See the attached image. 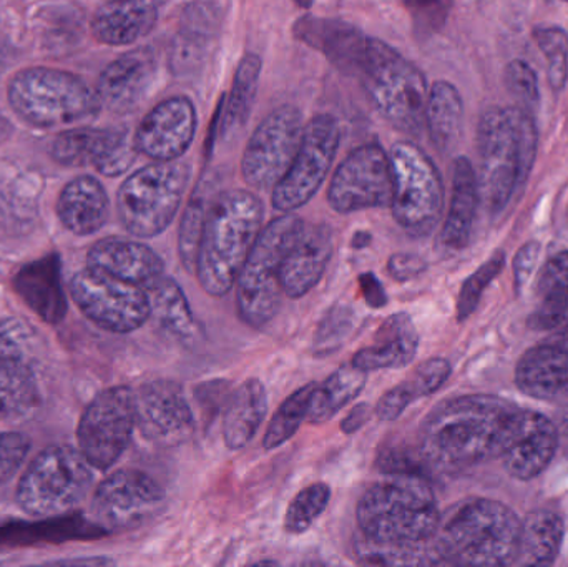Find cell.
<instances>
[{
  "mask_svg": "<svg viewBox=\"0 0 568 567\" xmlns=\"http://www.w3.org/2000/svg\"><path fill=\"white\" fill-rule=\"evenodd\" d=\"M566 2H568V0H566Z\"/></svg>",
  "mask_w": 568,
  "mask_h": 567,
  "instance_id": "obj_63",
  "label": "cell"
},
{
  "mask_svg": "<svg viewBox=\"0 0 568 567\" xmlns=\"http://www.w3.org/2000/svg\"><path fill=\"white\" fill-rule=\"evenodd\" d=\"M213 190L209 182H202L196 186L183 212L179 230V255L186 272L195 273L196 255H199L200 240H202L203 226L212 206Z\"/></svg>",
  "mask_w": 568,
  "mask_h": 567,
  "instance_id": "obj_43",
  "label": "cell"
},
{
  "mask_svg": "<svg viewBox=\"0 0 568 567\" xmlns=\"http://www.w3.org/2000/svg\"><path fill=\"white\" fill-rule=\"evenodd\" d=\"M540 246L539 243L530 242L519 250L516 256V285L517 288L523 290L539 260Z\"/></svg>",
  "mask_w": 568,
  "mask_h": 567,
  "instance_id": "obj_56",
  "label": "cell"
},
{
  "mask_svg": "<svg viewBox=\"0 0 568 567\" xmlns=\"http://www.w3.org/2000/svg\"><path fill=\"white\" fill-rule=\"evenodd\" d=\"M53 565L109 566V565H113V561H112V559H109V558L63 559V561H57V563H53Z\"/></svg>",
  "mask_w": 568,
  "mask_h": 567,
  "instance_id": "obj_59",
  "label": "cell"
},
{
  "mask_svg": "<svg viewBox=\"0 0 568 567\" xmlns=\"http://www.w3.org/2000/svg\"><path fill=\"white\" fill-rule=\"evenodd\" d=\"M371 409L369 405L366 403H359V405L354 406L351 409L349 415L343 419L341 423V432L346 433V435H353V433L359 432L364 425H366L367 419H369Z\"/></svg>",
  "mask_w": 568,
  "mask_h": 567,
  "instance_id": "obj_58",
  "label": "cell"
},
{
  "mask_svg": "<svg viewBox=\"0 0 568 567\" xmlns=\"http://www.w3.org/2000/svg\"><path fill=\"white\" fill-rule=\"evenodd\" d=\"M189 180V165L176 160L150 163L132 173L116 193V210L126 232L139 239L165 232L179 213Z\"/></svg>",
  "mask_w": 568,
  "mask_h": 567,
  "instance_id": "obj_10",
  "label": "cell"
},
{
  "mask_svg": "<svg viewBox=\"0 0 568 567\" xmlns=\"http://www.w3.org/2000/svg\"><path fill=\"white\" fill-rule=\"evenodd\" d=\"M329 499L331 488L326 483H314L301 489L287 506L283 522L284 531L290 535L306 533L326 512Z\"/></svg>",
  "mask_w": 568,
  "mask_h": 567,
  "instance_id": "obj_45",
  "label": "cell"
},
{
  "mask_svg": "<svg viewBox=\"0 0 568 567\" xmlns=\"http://www.w3.org/2000/svg\"><path fill=\"white\" fill-rule=\"evenodd\" d=\"M50 155L60 165L93 166L102 175L119 176L132 166L139 150L129 130L80 126L57 135Z\"/></svg>",
  "mask_w": 568,
  "mask_h": 567,
  "instance_id": "obj_18",
  "label": "cell"
},
{
  "mask_svg": "<svg viewBox=\"0 0 568 567\" xmlns=\"http://www.w3.org/2000/svg\"><path fill=\"white\" fill-rule=\"evenodd\" d=\"M393 199L389 153L371 142L357 146L341 162L327 189V203L334 212L386 209Z\"/></svg>",
  "mask_w": 568,
  "mask_h": 567,
  "instance_id": "obj_15",
  "label": "cell"
},
{
  "mask_svg": "<svg viewBox=\"0 0 568 567\" xmlns=\"http://www.w3.org/2000/svg\"><path fill=\"white\" fill-rule=\"evenodd\" d=\"M304 226L303 219L284 213L260 232L236 280V308L252 328H263L278 315L284 295L280 283L283 260Z\"/></svg>",
  "mask_w": 568,
  "mask_h": 567,
  "instance_id": "obj_8",
  "label": "cell"
},
{
  "mask_svg": "<svg viewBox=\"0 0 568 567\" xmlns=\"http://www.w3.org/2000/svg\"><path fill=\"white\" fill-rule=\"evenodd\" d=\"M92 465L80 449L55 445L40 452L17 486V505L37 518L70 515L92 488Z\"/></svg>",
  "mask_w": 568,
  "mask_h": 567,
  "instance_id": "obj_9",
  "label": "cell"
},
{
  "mask_svg": "<svg viewBox=\"0 0 568 567\" xmlns=\"http://www.w3.org/2000/svg\"><path fill=\"white\" fill-rule=\"evenodd\" d=\"M523 408L493 395L447 399L424 419L419 448L427 468L459 473L506 452Z\"/></svg>",
  "mask_w": 568,
  "mask_h": 567,
  "instance_id": "obj_1",
  "label": "cell"
},
{
  "mask_svg": "<svg viewBox=\"0 0 568 567\" xmlns=\"http://www.w3.org/2000/svg\"><path fill=\"white\" fill-rule=\"evenodd\" d=\"M419 348V335L407 313H396L384 320L374 336L373 345L354 355L353 365L363 372L397 369L413 363Z\"/></svg>",
  "mask_w": 568,
  "mask_h": 567,
  "instance_id": "obj_29",
  "label": "cell"
},
{
  "mask_svg": "<svg viewBox=\"0 0 568 567\" xmlns=\"http://www.w3.org/2000/svg\"><path fill=\"white\" fill-rule=\"evenodd\" d=\"M70 295L90 322L119 335L142 328L152 316L145 288L90 266L73 275Z\"/></svg>",
  "mask_w": 568,
  "mask_h": 567,
  "instance_id": "obj_12",
  "label": "cell"
},
{
  "mask_svg": "<svg viewBox=\"0 0 568 567\" xmlns=\"http://www.w3.org/2000/svg\"><path fill=\"white\" fill-rule=\"evenodd\" d=\"M13 292L49 325H59L67 315V296L62 282V263L49 253L19 269L12 280Z\"/></svg>",
  "mask_w": 568,
  "mask_h": 567,
  "instance_id": "obj_26",
  "label": "cell"
},
{
  "mask_svg": "<svg viewBox=\"0 0 568 567\" xmlns=\"http://www.w3.org/2000/svg\"><path fill=\"white\" fill-rule=\"evenodd\" d=\"M135 413L136 428L156 445H182L195 432L192 406L172 379L143 383L135 392Z\"/></svg>",
  "mask_w": 568,
  "mask_h": 567,
  "instance_id": "obj_19",
  "label": "cell"
},
{
  "mask_svg": "<svg viewBox=\"0 0 568 567\" xmlns=\"http://www.w3.org/2000/svg\"><path fill=\"white\" fill-rule=\"evenodd\" d=\"M477 149L479 196L490 212H500L532 170L537 152L532 113L520 107L487 110L477 126Z\"/></svg>",
  "mask_w": 568,
  "mask_h": 567,
  "instance_id": "obj_5",
  "label": "cell"
},
{
  "mask_svg": "<svg viewBox=\"0 0 568 567\" xmlns=\"http://www.w3.org/2000/svg\"><path fill=\"white\" fill-rule=\"evenodd\" d=\"M361 292H363L364 300L371 308H383L387 303V295L384 292L383 285L373 273H363L359 276Z\"/></svg>",
  "mask_w": 568,
  "mask_h": 567,
  "instance_id": "obj_57",
  "label": "cell"
},
{
  "mask_svg": "<svg viewBox=\"0 0 568 567\" xmlns=\"http://www.w3.org/2000/svg\"><path fill=\"white\" fill-rule=\"evenodd\" d=\"M339 142V123L329 113H320L304 125L296 156L273 189L275 210L293 213L316 195L333 166Z\"/></svg>",
  "mask_w": 568,
  "mask_h": 567,
  "instance_id": "obj_14",
  "label": "cell"
},
{
  "mask_svg": "<svg viewBox=\"0 0 568 567\" xmlns=\"http://www.w3.org/2000/svg\"><path fill=\"white\" fill-rule=\"evenodd\" d=\"M363 541L381 548H426L440 515L427 476H387L371 485L356 508Z\"/></svg>",
  "mask_w": 568,
  "mask_h": 567,
  "instance_id": "obj_3",
  "label": "cell"
},
{
  "mask_svg": "<svg viewBox=\"0 0 568 567\" xmlns=\"http://www.w3.org/2000/svg\"><path fill=\"white\" fill-rule=\"evenodd\" d=\"M30 452V439L22 433H0V486L9 482Z\"/></svg>",
  "mask_w": 568,
  "mask_h": 567,
  "instance_id": "obj_53",
  "label": "cell"
},
{
  "mask_svg": "<svg viewBox=\"0 0 568 567\" xmlns=\"http://www.w3.org/2000/svg\"><path fill=\"white\" fill-rule=\"evenodd\" d=\"M356 326V312L353 306L336 303L321 318L313 336L311 352L314 356H329L349 338Z\"/></svg>",
  "mask_w": 568,
  "mask_h": 567,
  "instance_id": "obj_46",
  "label": "cell"
},
{
  "mask_svg": "<svg viewBox=\"0 0 568 567\" xmlns=\"http://www.w3.org/2000/svg\"><path fill=\"white\" fill-rule=\"evenodd\" d=\"M303 130L294 105L278 107L256 126L242 159V175L252 189H275L296 156Z\"/></svg>",
  "mask_w": 568,
  "mask_h": 567,
  "instance_id": "obj_16",
  "label": "cell"
},
{
  "mask_svg": "<svg viewBox=\"0 0 568 567\" xmlns=\"http://www.w3.org/2000/svg\"><path fill=\"white\" fill-rule=\"evenodd\" d=\"M156 75L155 52L140 47L105 67L97 83L100 105L113 113H129L145 99Z\"/></svg>",
  "mask_w": 568,
  "mask_h": 567,
  "instance_id": "obj_21",
  "label": "cell"
},
{
  "mask_svg": "<svg viewBox=\"0 0 568 567\" xmlns=\"http://www.w3.org/2000/svg\"><path fill=\"white\" fill-rule=\"evenodd\" d=\"M333 249L329 226H304L283 260L280 283L287 298H303L320 283L333 256Z\"/></svg>",
  "mask_w": 568,
  "mask_h": 567,
  "instance_id": "obj_24",
  "label": "cell"
},
{
  "mask_svg": "<svg viewBox=\"0 0 568 567\" xmlns=\"http://www.w3.org/2000/svg\"><path fill=\"white\" fill-rule=\"evenodd\" d=\"M426 270V263L413 253H394L387 262V272L396 282H409Z\"/></svg>",
  "mask_w": 568,
  "mask_h": 567,
  "instance_id": "obj_55",
  "label": "cell"
},
{
  "mask_svg": "<svg viewBox=\"0 0 568 567\" xmlns=\"http://www.w3.org/2000/svg\"><path fill=\"white\" fill-rule=\"evenodd\" d=\"M450 372L453 369L447 360H426L417 368H414L399 385L393 386L381 396L376 408H374V415L379 422H394L406 412L410 403L436 393L447 382Z\"/></svg>",
  "mask_w": 568,
  "mask_h": 567,
  "instance_id": "obj_34",
  "label": "cell"
},
{
  "mask_svg": "<svg viewBox=\"0 0 568 567\" xmlns=\"http://www.w3.org/2000/svg\"><path fill=\"white\" fill-rule=\"evenodd\" d=\"M110 535L99 523L82 516H53L39 523L10 525L0 529V545H32V543H55L67 539H99Z\"/></svg>",
  "mask_w": 568,
  "mask_h": 567,
  "instance_id": "obj_35",
  "label": "cell"
},
{
  "mask_svg": "<svg viewBox=\"0 0 568 567\" xmlns=\"http://www.w3.org/2000/svg\"><path fill=\"white\" fill-rule=\"evenodd\" d=\"M36 335L32 326L19 318L0 322V360L32 365Z\"/></svg>",
  "mask_w": 568,
  "mask_h": 567,
  "instance_id": "obj_50",
  "label": "cell"
},
{
  "mask_svg": "<svg viewBox=\"0 0 568 567\" xmlns=\"http://www.w3.org/2000/svg\"><path fill=\"white\" fill-rule=\"evenodd\" d=\"M16 115L33 129H55L90 119L100 110L95 90L75 73L50 67H29L7 87Z\"/></svg>",
  "mask_w": 568,
  "mask_h": 567,
  "instance_id": "obj_7",
  "label": "cell"
},
{
  "mask_svg": "<svg viewBox=\"0 0 568 567\" xmlns=\"http://www.w3.org/2000/svg\"><path fill=\"white\" fill-rule=\"evenodd\" d=\"M159 16V0H109L93 13L90 27L100 43L129 45L149 36Z\"/></svg>",
  "mask_w": 568,
  "mask_h": 567,
  "instance_id": "obj_28",
  "label": "cell"
},
{
  "mask_svg": "<svg viewBox=\"0 0 568 567\" xmlns=\"http://www.w3.org/2000/svg\"><path fill=\"white\" fill-rule=\"evenodd\" d=\"M507 90L517 100V107L534 112L539 105V79L529 63L523 60H513L504 73Z\"/></svg>",
  "mask_w": 568,
  "mask_h": 567,
  "instance_id": "obj_51",
  "label": "cell"
},
{
  "mask_svg": "<svg viewBox=\"0 0 568 567\" xmlns=\"http://www.w3.org/2000/svg\"><path fill=\"white\" fill-rule=\"evenodd\" d=\"M294 37L323 53L339 72L357 77L366 59L369 37L336 19L306 16L294 23Z\"/></svg>",
  "mask_w": 568,
  "mask_h": 567,
  "instance_id": "obj_23",
  "label": "cell"
},
{
  "mask_svg": "<svg viewBox=\"0 0 568 567\" xmlns=\"http://www.w3.org/2000/svg\"><path fill=\"white\" fill-rule=\"evenodd\" d=\"M268 413V393L260 379H248L230 393L223 416V439L230 449H242L255 438Z\"/></svg>",
  "mask_w": 568,
  "mask_h": 567,
  "instance_id": "obj_33",
  "label": "cell"
},
{
  "mask_svg": "<svg viewBox=\"0 0 568 567\" xmlns=\"http://www.w3.org/2000/svg\"><path fill=\"white\" fill-rule=\"evenodd\" d=\"M57 215L73 235H93L102 230L109 220V195L95 176H77L60 192Z\"/></svg>",
  "mask_w": 568,
  "mask_h": 567,
  "instance_id": "obj_30",
  "label": "cell"
},
{
  "mask_svg": "<svg viewBox=\"0 0 568 567\" xmlns=\"http://www.w3.org/2000/svg\"><path fill=\"white\" fill-rule=\"evenodd\" d=\"M87 266L145 290L165 272L163 260L149 245L126 239L99 240L89 250Z\"/></svg>",
  "mask_w": 568,
  "mask_h": 567,
  "instance_id": "obj_25",
  "label": "cell"
},
{
  "mask_svg": "<svg viewBox=\"0 0 568 567\" xmlns=\"http://www.w3.org/2000/svg\"><path fill=\"white\" fill-rule=\"evenodd\" d=\"M540 306L530 325L539 330L559 328L568 322V250L552 256L537 283Z\"/></svg>",
  "mask_w": 568,
  "mask_h": 567,
  "instance_id": "obj_39",
  "label": "cell"
},
{
  "mask_svg": "<svg viewBox=\"0 0 568 567\" xmlns=\"http://www.w3.org/2000/svg\"><path fill=\"white\" fill-rule=\"evenodd\" d=\"M404 7L413 17L414 26L420 32H436L446 23L450 0H404Z\"/></svg>",
  "mask_w": 568,
  "mask_h": 567,
  "instance_id": "obj_52",
  "label": "cell"
},
{
  "mask_svg": "<svg viewBox=\"0 0 568 567\" xmlns=\"http://www.w3.org/2000/svg\"><path fill=\"white\" fill-rule=\"evenodd\" d=\"M314 388H316V383H307L284 399L266 429L265 439H263L265 449L272 452V449L284 445L287 439L293 438L304 419H307V409H310Z\"/></svg>",
  "mask_w": 568,
  "mask_h": 567,
  "instance_id": "obj_44",
  "label": "cell"
},
{
  "mask_svg": "<svg viewBox=\"0 0 568 567\" xmlns=\"http://www.w3.org/2000/svg\"><path fill=\"white\" fill-rule=\"evenodd\" d=\"M506 263V253L497 252L489 262L484 263L474 275L466 280L457 298V318L459 322L469 318L474 310L479 305L480 296L486 292L487 286L499 275Z\"/></svg>",
  "mask_w": 568,
  "mask_h": 567,
  "instance_id": "obj_49",
  "label": "cell"
},
{
  "mask_svg": "<svg viewBox=\"0 0 568 567\" xmlns=\"http://www.w3.org/2000/svg\"><path fill=\"white\" fill-rule=\"evenodd\" d=\"M152 316L173 338L183 345H192L199 335L195 316L190 308L185 293L175 280L162 276L149 290Z\"/></svg>",
  "mask_w": 568,
  "mask_h": 567,
  "instance_id": "obj_38",
  "label": "cell"
},
{
  "mask_svg": "<svg viewBox=\"0 0 568 567\" xmlns=\"http://www.w3.org/2000/svg\"><path fill=\"white\" fill-rule=\"evenodd\" d=\"M357 79L376 112L389 125L407 135L423 133L429 92L426 77L410 60L383 40L369 37Z\"/></svg>",
  "mask_w": 568,
  "mask_h": 567,
  "instance_id": "obj_6",
  "label": "cell"
},
{
  "mask_svg": "<svg viewBox=\"0 0 568 567\" xmlns=\"http://www.w3.org/2000/svg\"><path fill=\"white\" fill-rule=\"evenodd\" d=\"M230 383L226 379H212L196 388L195 396L203 409H209L213 415L225 408L230 398Z\"/></svg>",
  "mask_w": 568,
  "mask_h": 567,
  "instance_id": "obj_54",
  "label": "cell"
},
{
  "mask_svg": "<svg viewBox=\"0 0 568 567\" xmlns=\"http://www.w3.org/2000/svg\"><path fill=\"white\" fill-rule=\"evenodd\" d=\"M371 233L367 232H357L356 235H354L353 242H351V245H353L354 250H363L366 249L367 245L371 243Z\"/></svg>",
  "mask_w": 568,
  "mask_h": 567,
  "instance_id": "obj_61",
  "label": "cell"
},
{
  "mask_svg": "<svg viewBox=\"0 0 568 567\" xmlns=\"http://www.w3.org/2000/svg\"><path fill=\"white\" fill-rule=\"evenodd\" d=\"M564 519L550 509H536L523 522L516 565L550 566L562 548Z\"/></svg>",
  "mask_w": 568,
  "mask_h": 567,
  "instance_id": "obj_36",
  "label": "cell"
},
{
  "mask_svg": "<svg viewBox=\"0 0 568 567\" xmlns=\"http://www.w3.org/2000/svg\"><path fill=\"white\" fill-rule=\"evenodd\" d=\"M559 445V435L554 423L537 412L523 409L513 438L500 459L513 478L530 482L542 475Z\"/></svg>",
  "mask_w": 568,
  "mask_h": 567,
  "instance_id": "obj_22",
  "label": "cell"
},
{
  "mask_svg": "<svg viewBox=\"0 0 568 567\" xmlns=\"http://www.w3.org/2000/svg\"><path fill=\"white\" fill-rule=\"evenodd\" d=\"M366 372L349 363L327 376L323 385H316L311 395L307 422L313 425H323V423L329 422L337 412H341L347 403L353 402L363 392L366 386Z\"/></svg>",
  "mask_w": 568,
  "mask_h": 567,
  "instance_id": "obj_40",
  "label": "cell"
},
{
  "mask_svg": "<svg viewBox=\"0 0 568 567\" xmlns=\"http://www.w3.org/2000/svg\"><path fill=\"white\" fill-rule=\"evenodd\" d=\"M219 27L220 12L213 3L193 2L186 7L172 49V70L176 75H190L199 69Z\"/></svg>",
  "mask_w": 568,
  "mask_h": 567,
  "instance_id": "obj_31",
  "label": "cell"
},
{
  "mask_svg": "<svg viewBox=\"0 0 568 567\" xmlns=\"http://www.w3.org/2000/svg\"><path fill=\"white\" fill-rule=\"evenodd\" d=\"M39 406L32 365L0 360V422L23 418Z\"/></svg>",
  "mask_w": 568,
  "mask_h": 567,
  "instance_id": "obj_41",
  "label": "cell"
},
{
  "mask_svg": "<svg viewBox=\"0 0 568 567\" xmlns=\"http://www.w3.org/2000/svg\"><path fill=\"white\" fill-rule=\"evenodd\" d=\"M376 468L384 476H427L429 468L419 448H410L406 443L387 439L376 456Z\"/></svg>",
  "mask_w": 568,
  "mask_h": 567,
  "instance_id": "obj_47",
  "label": "cell"
},
{
  "mask_svg": "<svg viewBox=\"0 0 568 567\" xmlns=\"http://www.w3.org/2000/svg\"><path fill=\"white\" fill-rule=\"evenodd\" d=\"M393 199L390 210L397 225L414 239H424L439 225L444 185L439 170L426 152L409 140L389 150Z\"/></svg>",
  "mask_w": 568,
  "mask_h": 567,
  "instance_id": "obj_11",
  "label": "cell"
},
{
  "mask_svg": "<svg viewBox=\"0 0 568 567\" xmlns=\"http://www.w3.org/2000/svg\"><path fill=\"white\" fill-rule=\"evenodd\" d=\"M12 123H10V120L7 119L6 113H3L2 110H0V145H2V143H6L7 140H9L10 136H12Z\"/></svg>",
  "mask_w": 568,
  "mask_h": 567,
  "instance_id": "obj_60",
  "label": "cell"
},
{
  "mask_svg": "<svg viewBox=\"0 0 568 567\" xmlns=\"http://www.w3.org/2000/svg\"><path fill=\"white\" fill-rule=\"evenodd\" d=\"M560 335L564 336V340H566L567 345H568V330H567V332L560 333Z\"/></svg>",
  "mask_w": 568,
  "mask_h": 567,
  "instance_id": "obj_62",
  "label": "cell"
},
{
  "mask_svg": "<svg viewBox=\"0 0 568 567\" xmlns=\"http://www.w3.org/2000/svg\"><path fill=\"white\" fill-rule=\"evenodd\" d=\"M196 110L189 97H170L153 107L133 135L136 150L155 162L179 160L192 145Z\"/></svg>",
  "mask_w": 568,
  "mask_h": 567,
  "instance_id": "obj_20",
  "label": "cell"
},
{
  "mask_svg": "<svg viewBox=\"0 0 568 567\" xmlns=\"http://www.w3.org/2000/svg\"><path fill=\"white\" fill-rule=\"evenodd\" d=\"M260 75H262V59L256 53H246L233 77L232 92L223 112L222 130H220L222 136L233 135L245 125L255 102Z\"/></svg>",
  "mask_w": 568,
  "mask_h": 567,
  "instance_id": "obj_42",
  "label": "cell"
},
{
  "mask_svg": "<svg viewBox=\"0 0 568 567\" xmlns=\"http://www.w3.org/2000/svg\"><path fill=\"white\" fill-rule=\"evenodd\" d=\"M520 392L536 399H556L568 393V345L562 336L527 350L516 368Z\"/></svg>",
  "mask_w": 568,
  "mask_h": 567,
  "instance_id": "obj_27",
  "label": "cell"
},
{
  "mask_svg": "<svg viewBox=\"0 0 568 567\" xmlns=\"http://www.w3.org/2000/svg\"><path fill=\"white\" fill-rule=\"evenodd\" d=\"M262 200L248 190H225L210 206L195 275L210 296H225L236 285L240 272L262 232Z\"/></svg>",
  "mask_w": 568,
  "mask_h": 567,
  "instance_id": "obj_4",
  "label": "cell"
},
{
  "mask_svg": "<svg viewBox=\"0 0 568 567\" xmlns=\"http://www.w3.org/2000/svg\"><path fill=\"white\" fill-rule=\"evenodd\" d=\"M479 203V182L476 170L466 156H459L453 166V195L449 212L440 232V243L449 250L466 249L473 233Z\"/></svg>",
  "mask_w": 568,
  "mask_h": 567,
  "instance_id": "obj_32",
  "label": "cell"
},
{
  "mask_svg": "<svg viewBox=\"0 0 568 567\" xmlns=\"http://www.w3.org/2000/svg\"><path fill=\"white\" fill-rule=\"evenodd\" d=\"M534 39L547 55L550 87L559 92L568 79V33L560 27H539L534 30Z\"/></svg>",
  "mask_w": 568,
  "mask_h": 567,
  "instance_id": "obj_48",
  "label": "cell"
},
{
  "mask_svg": "<svg viewBox=\"0 0 568 567\" xmlns=\"http://www.w3.org/2000/svg\"><path fill=\"white\" fill-rule=\"evenodd\" d=\"M135 426V392L129 386L103 389L80 418L77 428L80 453L92 468L106 472L129 448Z\"/></svg>",
  "mask_w": 568,
  "mask_h": 567,
  "instance_id": "obj_13",
  "label": "cell"
},
{
  "mask_svg": "<svg viewBox=\"0 0 568 567\" xmlns=\"http://www.w3.org/2000/svg\"><path fill=\"white\" fill-rule=\"evenodd\" d=\"M463 125L464 102L459 90L439 80L430 87L426 105V129L434 146L443 153L456 149Z\"/></svg>",
  "mask_w": 568,
  "mask_h": 567,
  "instance_id": "obj_37",
  "label": "cell"
},
{
  "mask_svg": "<svg viewBox=\"0 0 568 567\" xmlns=\"http://www.w3.org/2000/svg\"><path fill=\"white\" fill-rule=\"evenodd\" d=\"M523 522L494 499L460 502L440 518L430 539L433 565L510 566L519 555Z\"/></svg>",
  "mask_w": 568,
  "mask_h": 567,
  "instance_id": "obj_2",
  "label": "cell"
},
{
  "mask_svg": "<svg viewBox=\"0 0 568 567\" xmlns=\"http://www.w3.org/2000/svg\"><path fill=\"white\" fill-rule=\"evenodd\" d=\"M165 503L162 486L139 469H119L93 493L92 516L106 531L139 528Z\"/></svg>",
  "mask_w": 568,
  "mask_h": 567,
  "instance_id": "obj_17",
  "label": "cell"
}]
</instances>
